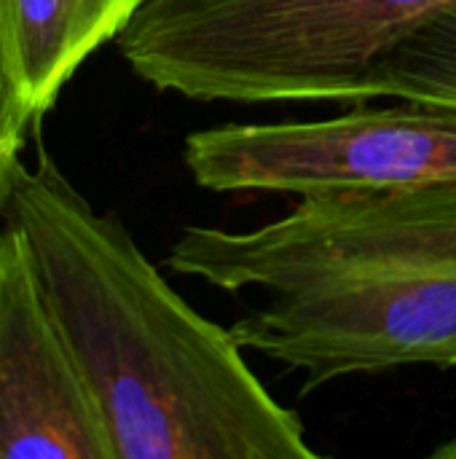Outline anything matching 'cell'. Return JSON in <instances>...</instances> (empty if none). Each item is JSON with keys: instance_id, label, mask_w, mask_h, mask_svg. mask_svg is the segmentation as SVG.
I'll return each instance as SVG.
<instances>
[{"instance_id": "obj_2", "label": "cell", "mask_w": 456, "mask_h": 459, "mask_svg": "<svg viewBox=\"0 0 456 459\" xmlns=\"http://www.w3.org/2000/svg\"><path fill=\"white\" fill-rule=\"evenodd\" d=\"M167 266L266 301L231 325L242 350L306 390L400 366H456V180L301 196L253 231L188 226Z\"/></svg>"}, {"instance_id": "obj_3", "label": "cell", "mask_w": 456, "mask_h": 459, "mask_svg": "<svg viewBox=\"0 0 456 459\" xmlns=\"http://www.w3.org/2000/svg\"><path fill=\"white\" fill-rule=\"evenodd\" d=\"M456 0H148L116 38L151 86L199 102L360 100L368 70Z\"/></svg>"}, {"instance_id": "obj_4", "label": "cell", "mask_w": 456, "mask_h": 459, "mask_svg": "<svg viewBox=\"0 0 456 459\" xmlns=\"http://www.w3.org/2000/svg\"><path fill=\"white\" fill-rule=\"evenodd\" d=\"M191 178L210 191L317 194L456 180V105L400 100L323 121L220 124L183 145Z\"/></svg>"}, {"instance_id": "obj_6", "label": "cell", "mask_w": 456, "mask_h": 459, "mask_svg": "<svg viewBox=\"0 0 456 459\" xmlns=\"http://www.w3.org/2000/svg\"><path fill=\"white\" fill-rule=\"evenodd\" d=\"M148 0H0V81L24 126Z\"/></svg>"}, {"instance_id": "obj_5", "label": "cell", "mask_w": 456, "mask_h": 459, "mask_svg": "<svg viewBox=\"0 0 456 459\" xmlns=\"http://www.w3.org/2000/svg\"><path fill=\"white\" fill-rule=\"evenodd\" d=\"M19 457L116 455L97 398L40 290L24 237L0 218V459Z\"/></svg>"}, {"instance_id": "obj_9", "label": "cell", "mask_w": 456, "mask_h": 459, "mask_svg": "<svg viewBox=\"0 0 456 459\" xmlns=\"http://www.w3.org/2000/svg\"><path fill=\"white\" fill-rule=\"evenodd\" d=\"M433 457H441V459H456V436L454 438H449L443 446H438L435 452H433Z\"/></svg>"}, {"instance_id": "obj_1", "label": "cell", "mask_w": 456, "mask_h": 459, "mask_svg": "<svg viewBox=\"0 0 456 459\" xmlns=\"http://www.w3.org/2000/svg\"><path fill=\"white\" fill-rule=\"evenodd\" d=\"M0 218L24 237L116 459L320 457L231 328L199 315L48 153L11 161Z\"/></svg>"}, {"instance_id": "obj_8", "label": "cell", "mask_w": 456, "mask_h": 459, "mask_svg": "<svg viewBox=\"0 0 456 459\" xmlns=\"http://www.w3.org/2000/svg\"><path fill=\"white\" fill-rule=\"evenodd\" d=\"M24 124L19 121L5 89H3V81H0V196L5 191V183H8V167L11 161L19 156V148H22V140H24Z\"/></svg>"}, {"instance_id": "obj_7", "label": "cell", "mask_w": 456, "mask_h": 459, "mask_svg": "<svg viewBox=\"0 0 456 459\" xmlns=\"http://www.w3.org/2000/svg\"><path fill=\"white\" fill-rule=\"evenodd\" d=\"M376 97L456 105V8L422 24L368 70L360 100Z\"/></svg>"}]
</instances>
